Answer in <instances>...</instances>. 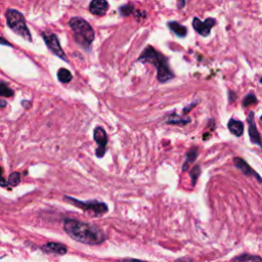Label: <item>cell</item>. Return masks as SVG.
Instances as JSON below:
<instances>
[{"label":"cell","mask_w":262,"mask_h":262,"mask_svg":"<svg viewBox=\"0 0 262 262\" xmlns=\"http://www.w3.org/2000/svg\"><path fill=\"white\" fill-rule=\"evenodd\" d=\"M186 3H187L186 1H178L177 2V7L178 8H183L186 5Z\"/></svg>","instance_id":"cell-27"},{"label":"cell","mask_w":262,"mask_h":262,"mask_svg":"<svg viewBox=\"0 0 262 262\" xmlns=\"http://www.w3.org/2000/svg\"><path fill=\"white\" fill-rule=\"evenodd\" d=\"M64 229L73 240L86 245H99L107 239L106 233L102 228L72 218L64 220Z\"/></svg>","instance_id":"cell-1"},{"label":"cell","mask_w":262,"mask_h":262,"mask_svg":"<svg viewBox=\"0 0 262 262\" xmlns=\"http://www.w3.org/2000/svg\"><path fill=\"white\" fill-rule=\"evenodd\" d=\"M190 119L189 118H181L177 115H170L167 123L168 124H179V125H186V124L189 123Z\"/></svg>","instance_id":"cell-20"},{"label":"cell","mask_w":262,"mask_h":262,"mask_svg":"<svg viewBox=\"0 0 262 262\" xmlns=\"http://www.w3.org/2000/svg\"><path fill=\"white\" fill-rule=\"evenodd\" d=\"M167 26L168 28L170 29L171 32H173L177 37H186L187 34V27L179 24L178 22H175V21H171V22H168L167 23Z\"/></svg>","instance_id":"cell-14"},{"label":"cell","mask_w":262,"mask_h":262,"mask_svg":"<svg viewBox=\"0 0 262 262\" xmlns=\"http://www.w3.org/2000/svg\"><path fill=\"white\" fill-rule=\"evenodd\" d=\"M0 94L3 98H10V96H13V90L5 83L4 81H1V83H0Z\"/></svg>","instance_id":"cell-21"},{"label":"cell","mask_w":262,"mask_h":262,"mask_svg":"<svg viewBox=\"0 0 262 262\" xmlns=\"http://www.w3.org/2000/svg\"><path fill=\"white\" fill-rule=\"evenodd\" d=\"M109 2L105 0H93L89 4V10L94 16L102 17L109 9Z\"/></svg>","instance_id":"cell-11"},{"label":"cell","mask_w":262,"mask_h":262,"mask_svg":"<svg viewBox=\"0 0 262 262\" xmlns=\"http://www.w3.org/2000/svg\"><path fill=\"white\" fill-rule=\"evenodd\" d=\"M257 103H258V100L256 98V95L254 93H249V94H247L243 100V107L247 108L252 105H255Z\"/></svg>","instance_id":"cell-22"},{"label":"cell","mask_w":262,"mask_h":262,"mask_svg":"<svg viewBox=\"0 0 262 262\" xmlns=\"http://www.w3.org/2000/svg\"><path fill=\"white\" fill-rule=\"evenodd\" d=\"M41 36H42L47 48L54 54V56L60 58L64 62L69 63V60H68V58L66 56L65 51L63 50L60 41H59V38H58V36L56 34H53V33H41Z\"/></svg>","instance_id":"cell-6"},{"label":"cell","mask_w":262,"mask_h":262,"mask_svg":"<svg viewBox=\"0 0 262 262\" xmlns=\"http://www.w3.org/2000/svg\"><path fill=\"white\" fill-rule=\"evenodd\" d=\"M231 262H262V258L256 255L243 254L233 258Z\"/></svg>","instance_id":"cell-16"},{"label":"cell","mask_w":262,"mask_h":262,"mask_svg":"<svg viewBox=\"0 0 262 262\" xmlns=\"http://www.w3.org/2000/svg\"><path fill=\"white\" fill-rule=\"evenodd\" d=\"M135 11V7L133 4L131 3H127V4H124L121 5L119 7V12L122 17H128L131 16L132 13Z\"/></svg>","instance_id":"cell-18"},{"label":"cell","mask_w":262,"mask_h":262,"mask_svg":"<svg viewBox=\"0 0 262 262\" xmlns=\"http://www.w3.org/2000/svg\"><path fill=\"white\" fill-rule=\"evenodd\" d=\"M233 164H234V166H236L243 174L247 176L255 177L260 184H262V177L244 159L239 158V157L233 158Z\"/></svg>","instance_id":"cell-10"},{"label":"cell","mask_w":262,"mask_h":262,"mask_svg":"<svg viewBox=\"0 0 262 262\" xmlns=\"http://www.w3.org/2000/svg\"><path fill=\"white\" fill-rule=\"evenodd\" d=\"M21 183V174L19 172H12L9 177L8 181H6L7 187H17Z\"/></svg>","instance_id":"cell-19"},{"label":"cell","mask_w":262,"mask_h":262,"mask_svg":"<svg viewBox=\"0 0 262 262\" xmlns=\"http://www.w3.org/2000/svg\"><path fill=\"white\" fill-rule=\"evenodd\" d=\"M260 83L262 84V77H261V79H260Z\"/></svg>","instance_id":"cell-31"},{"label":"cell","mask_w":262,"mask_h":262,"mask_svg":"<svg viewBox=\"0 0 262 262\" xmlns=\"http://www.w3.org/2000/svg\"><path fill=\"white\" fill-rule=\"evenodd\" d=\"M93 139L94 142L98 144V149L95 150V155L98 158H103L107 151L108 145V135L106 130L101 126L95 127L93 131Z\"/></svg>","instance_id":"cell-7"},{"label":"cell","mask_w":262,"mask_h":262,"mask_svg":"<svg viewBox=\"0 0 262 262\" xmlns=\"http://www.w3.org/2000/svg\"><path fill=\"white\" fill-rule=\"evenodd\" d=\"M174 262H194V261L189 258H178Z\"/></svg>","instance_id":"cell-26"},{"label":"cell","mask_w":262,"mask_h":262,"mask_svg":"<svg viewBox=\"0 0 262 262\" xmlns=\"http://www.w3.org/2000/svg\"><path fill=\"white\" fill-rule=\"evenodd\" d=\"M228 98H229V102L230 103L234 102V101H236V99H237V93L233 92L232 90H229L228 91Z\"/></svg>","instance_id":"cell-24"},{"label":"cell","mask_w":262,"mask_h":262,"mask_svg":"<svg viewBox=\"0 0 262 262\" xmlns=\"http://www.w3.org/2000/svg\"><path fill=\"white\" fill-rule=\"evenodd\" d=\"M64 200L93 216H101L108 212L107 204L104 202H100L98 200L80 201L78 199H75L73 197H69V196H65Z\"/></svg>","instance_id":"cell-5"},{"label":"cell","mask_w":262,"mask_h":262,"mask_svg":"<svg viewBox=\"0 0 262 262\" xmlns=\"http://www.w3.org/2000/svg\"><path fill=\"white\" fill-rule=\"evenodd\" d=\"M195 105H196V103H194V104H192V105H191V106H189V107H191V108H192V106H195ZM191 108H190V109H191ZM190 109H189V110H190ZM187 110H188V108H187V109H185V110H184V112L186 113V112L187 111Z\"/></svg>","instance_id":"cell-30"},{"label":"cell","mask_w":262,"mask_h":262,"mask_svg":"<svg viewBox=\"0 0 262 262\" xmlns=\"http://www.w3.org/2000/svg\"><path fill=\"white\" fill-rule=\"evenodd\" d=\"M198 154H199V150H198V148L194 147L191 148L187 153V157H186V162L184 164V167H183V170L186 171L187 169V166L190 164V163H194L196 161V159L198 158Z\"/></svg>","instance_id":"cell-15"},{"label":"cell","mask_w":262,"mask_h":262,"mask_svg":"<svg viewBox=\"0 0 262 262\" xmlns=\"http://www.w3.org/2000/svg\"><path fill=\"white\" fill-rule=\"evenodd\" d=\"M5 19L8 28L12 32H15L17 35L31 42L32 36L28 26H27L25 17L21 11L15 8H8L5 11Z\"/></svg>","instance_id":"cell-4"},{"label":"cell","mask_w":262,"mask_h":262,"mask_svg":"<svg viewBox=\"0 0 262 262\" xmlns=\"http://www.w3.org/2000/svg\"><path fill=\"white\" fill-rule=\"evenodd\" d=\"M227 127H228V130L230 131L231 134H233L234 136L237 137H240L243 135L244 133V123L239 121V120H236V119H230L227 123Z\"/></svg>","instance_id":"cell-13"},{"label":"cell","mask_w":262,"mask_h":262,"mask_svg":"<svg viewBox=\"0 0 262 262\" xmlns=\"http://www.w3.org/2000/svg\"><path fill=\"white\" fill-rule=\"evenodd\" d=\"M201 175V167L199 166V165H195L194 168H192L189 172V176L191 178V184L192 186H195L197 181H198V178L199 176Z\"/></svg>","instance_id":"cell-23"},{"label":"cell","mask_w":262,"mask_h":262,"mask_svg":"<svg viewBox=\"0 0 262 262\" xmlns=\"http://www.w3.org/2000/svg\"><path fill=\"white\" fill-rule=\"evenodd\" d=\"M69 25L74 33L75 42L85 50H89L95 34L90 24L80 17H73L69 21Z\"/></svg>","instance_id":"cell-3"},{"label":"cell","mask_w":262,"mask_h":262,"mask_svg":"<svg viewBox=\"0 0 262 262\" xmlns=\"http://www.w3.org/2000/svg\"><path fill=\"white\" fill-rule=\"evenodd\" d=\"M247 122H248V126H249L248 132H249L250 142L253 145H256L262 149V139L256 126L255 119H254V112L249 113V115H248L247 117Z\"/></svg>","instance_id":"cell-9"},{"label":"cell","mask_w":262,"mask_h":262,"mask_svg":"<svg viewBox=\"0 0 262 262\" xmlns=\"http://www.w3.org/2000/svg\"><path fill=\"white\" fill-rule=\"evenodd\" d=\"M260 120H261V121H262V115H261V117H260Z\"/></svg>","instance_id":"cell-32"},{"label":"cell","mask_w":262,"mask_h":262,"mask_svg":"<svg viewBox=\"0 0 262 262\" xmlns=\"http://www.w3.org/2000/svg\"><path fill=\"white\" fill-rule=\"evenodd\" d=\"M6 101L4 99H1V102H0V107L1 108H5L6 107Z\"/></svg>","instance_id":"cell-28"},{"label":"cell","mask_w":262,"mask_h":262,"mask_svg":"<svg viewBox=\"0 0 262 262\" xmlns=\"http://www.w3.org/2000/svg\"><path fill=\"white\" fill-rule=\"evenodd\" d=\"M58 79L60 82H62V83H69V82L73 79V76L68 69L62 68L58 71Z\"/></svg>","instance_id":"cell-17"},{"label":"cell","mask_w":262,"mask_h":262,"mask_svg":"<svg viewBox=\"0 0 262 262\" xmlns=\"http://www.w3.org/2000/svg\"><path fill=\"white\" fill-rule=\"evenodd\" d=\"M216 24V20L213 18H208L206 19L205 22H202L200 19L195 18L192 20V28L195 29V31L203 36V37H207L210 35L211 29L215 26Z\"/></svg>","instance_id":"cell-8"},{"label":"cell","mask_w":262,"mask_h":262,"mask_svg":"<svg viewBox=\"0 0 262 262\" xmlns=\"http://www.w3.org/2000/svg\"><path fill=\"white\" fill-rule=\"evenodd\" d=\"M118 262H147V261H142L137 259H121Z\"/></svg>","instance_id":"cell-25"},{"label":"cell","mask_w":262,"mask_h":262,"mask_svg":"<svg viewBox=\"0 0 262 262\" xmlns=\"http://www.w3.org/2000/svg\"><path fill=\"white\" fill-rule=\"evenodd\" d=\"M42 250L47 253H54L59 255H64L68 252V248L61 244V243H54V242H49L46 243L45 245L42 246Z\"/></svg>","instance_id":"cell-12"},{"label":"cell","mask_w":262,"mask_h":262,"mask_svg":"<svg viewBox=\"0 0 262 262\" xmlns=\"http://www.w3.org/2000/svg\"><path fill=\"white\" fill-rule=\"evenodd\" d=\"M139 62L153 64L157 68V78L161 83H165V82L174 78V74L169 67L168 59L157 51L153 46L148 45L143 50L139 58Z\"/></svg>","instance_id":"cell-2"},{"label":"cell","mask_w":262,"mask_h":262,"mask_svg":"<svg viewBox=\"0 0 262 262\" xmlns=\"http://www.w3.org/2000/svg\"><path fill=\"white\" fill-rule=\"evenodd\" d=\"M1 43H2V44H6V45H8V46H11V44H10V43L6 42V40H5L4 38H1Z\"/></svg>","instance_id":"cell-29"}]
</instances>
